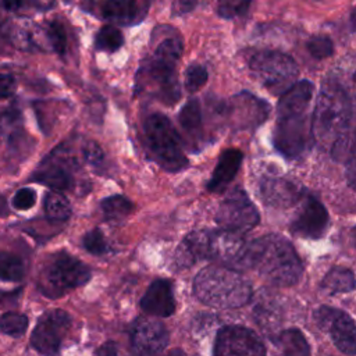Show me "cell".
<instances>
[{
  "instance_id": "8fae6325",
  "label": "cell",
  "mask_w": 356,
  "mask_h": 356,
  "mask_svg": "<svg viewBox=\"0 0 356 356\" xmlns=\"http://www.w3.org/2000/svg\"><path fill=\"white\" fill-rule=\"evenodd\" d=\"M213 353L217 356H259L266 353L261 339L242 325H225L216 337Z\"/></svg>"
},
{
  "instance_id": "8d00e7d4",
  "label": "cell",
  "mask_w": 356,
  "mask_h": 356,
  "mask_svg": "<svg viewBox=\"0 0 356 356\" xmlns=\"http://www.w3.org/2000/svg\"><path fill=\"white\" fill-rule=\"evenodd\" d=\"M36 203V192L31 188H21L13 197V206L17 210H28Z\"/></svg>"
},
{
  "instance_id": "74e56055",
  "label": "cell",
  "mask_w": 356,
  "mask_h": 356,
  "mask_svg": "<svg viewBox=\"0 0 356 356\" xmlns=\"http://www.w3.org/2000/svg\"><path fill=\"white\" fill-rule=\"evenodd\" d=\"M82 152H83L85 160H86L90 165H93V167H95V165H99V164L104 160V153H103L102 147H100L96 142H93V140L86 142V143L83 145Z\"/></svg>"
},
{
  "instance_id": "7bdbcfd3",
  "label": "cell",
  "mask_w": 356,
  "mask_h": 356,
  "mask_svg": "<svg viewBox=\"0 0 356 356\" xmlns=\"http://www.w3.org/2000/svg\"><path fill=\"white\" fill-rule=\"evenodd\" d=\"M195 4H196V0H181L178 7H179L181 13H186V11L192 10L195 7Z\"/></svg>"
},
{
  "instance_id": "8992f818",
  "label": "cell",
  "mask_w": 356,
  "mask_h": 356,
  "mask_svg": "<svg viewBox=\"0 0 356 356\" xmlns=\"http://www.w3.org/2000/svg\"><path fill=\"white\" fill-rule=\"evenodd\" d=\"M90 275V270L83 261L67 252H57L49 254L43 261L38 274V288L47 298H60L86 284Z\"/></svg>"
},
{
  "instance_id": "2e32d148",
  "label": "cell",
  "mask_w": 356,
  "mask_h": 356,
  "mask_svg": "<svg viewBox=\"0 0 356 356\" xmlns=\"http://www.w3.org/2000/svg\"><path fill=\"white\" fill-rule=\"evenodd\" d=\"M96 4L92 11L102 18L118 25H135L146 17L152 0H103Z\"/></svg>"
},
{
  "instance_id": "f35d334b",
  "label": "cell",
  "mask_w": 356,
  "mask_h": 356,
  "mask_svg": "<svg viewBox=\"0 0 356 356\" xmlns=\"http://www.w3.org/2000/svg\"><path fill=\"white\" fill-rule=\"evenodd\" d=\"M15 79L11 74L0 72V100L7 99L15 92Z\"/></svg>"
},
{
  "instance_id": "5bb4252c",
  "label": "cell",
  "mask_w": 356,
  "mask_h": 356,
  "mask_svg": "<svg viewBox=\"0 0 356 356\" xmlns=\"http://www.w3.org/2000/svg\"><path fill=\"white\" fill-rule=\"evenodd\" d=\"M328 225L325 207L312 195L305 193L300 199V209L291 224V231L302 238L317 239L324 235Z\"/></svg>"
},
{
  "instance_id": "bcb514c9",
  "label": "cell",
  "mask_w": 356,
  "mask_h": 356,
  "mask_svg": "<svg viewBox=\"0 0 356 356\" xmlns=\"http://www.w3.org/2000/svg\"><path fill=\"white\" fill-rule=\"evenodd\" d=\"M350 236H352V242H353V245H355V248H356V227L352 229Z\"/></svg>"
},
{
  "instance_id": "e0dca14e",
  "label": "cell",
  "mask_w": 356,
  "mask_h": 356,
  "mask_svg": "<svg viewBox=\"0 0 356 356\" xmlns=\"http://www.w3.org/2000/svg\"><path fill=\"white\" fill-rule=\"evenodd\" d=\"M260 195L266 204L273 207H289L303 197L302 188L286 178L267 177L260 182Z\"/></svg>"
},
{
  "instance_id": "6da1fadb",
  "label": "cell",
  "mask_w": 356,
  "mask_h": 356,
  "mask_svg": "<svg viewBox=\"0 0 356 356\" xmlns=\"http://www.w3.org/2000/svg\"><path fill=\"white\" fill-rule=\"evenodd\" d=\"M312 96L313 83L309 81L295 82L280 96L273 142L288 159L302 156L313 139L312 122H309Z\"/></svg>"
},
{
  "instance_id": "5b68a950",
  "label": "cell",
  "mask_w": 356,
  "mask_h": 356,
  "mask_svg": "<svg viewBox=\"0 0 356 356\" xmlns=\"http://www.w3.org/2000/svg\"><path fill=\"white\" fill-rule=\"evenodd\" d=\"M350 118V96L332 75L327 76L321 83L312 115L313 139L323 146H331L348 129Z\"/></svg>"
},
{
  "instance_id": "ffe728a7",
  "label": "cell",
  "mask_w": 356,
  "mask_h": 356,
  "mask_svg": "<svg viewBox=\"0 0 356 356\" xmlns=\"http://www.w3.org/2000/svg\"><path fill=\"white\" fill-rule=\"evenodd\" d=\"M40 167L42 168L32 175V181L43 184L54 191H65L72 188L74 178L70 168L64 163L50 161V159H47Z\"/></svg>"
},
{
  "instance_id": "ac0fdd59",
  "label": "cell",
  "mask_w": 356,
  "mask_h": 356,
  "mask_svg": "<svg viewBox=\"0 0 356 356\" xmlns=\"http://www.w3.org/2000/svg\"><path fill=\"white\" fill-rule=\"evenodd\" d=\"M140 309L156 317H170L175 312L172 285L168 280H154L140 299Z\"/></svg>"
},
{
  "instance_id": "3957f363",
  "label": "cell",
  "mask_w": 356,
  "mask_h": 356,
  "mask_svg": "<svg viewBox=\"0 0 356 356\" xmlns=\"http://www.w3.org/2000/svg\"><path fill=\"white\" fill-rule=\"evenodd\" d=\"M246 264L277 286H292L302 274V261L292 243L277 234L252 241L248 245Z\"/></svg>"
},
{
  "instance_id": "9a60e30c",
  "label": "cell",
  "mask_w": 356,
  "mask_h": 356,
  "mask_svg": "<svg viewBox=\"0 0 356 356\" xmlns=\"http://www.w3.org/2000/svg\"><path fill=\"white\" fill-rule=\"evenodd\" d=\"M168 331L153 318H138L131 330V346L138 355H157L168 345Z\"/></svg>"
},
{
  "instance_id": "52a82bcc",
  "label": "cell",
  "mask_w": 356,
  "mask_h": 356,
  "mask_svg": "<svg viewBox=\"0 0 356 356\" xmlns=\"http://www.w3.org/2000/svg\"><path fill=\"white\" fill-rule=\"evenodd\" d=\"M145 135L156 161L168 171H179L186 167L188 159L181 147L171 121L163 114H152L145 122Z\"/></svg>"
},
{
  "instance_id": "603a6c76",
  "label": "cell",
  "mask_w": 356,
  "mask_h": 356,
  "mask_svg": "<svg viewBox=\"0 0 356 356\" xmlns=\"http://www.w3.org/2000/svg\"><path fill=\"white\" fill-rule=\"evenodd\" d=\"M274 341L284 355L305 356L310 353L309 343L303 332L298 328H289V330L281 331Z\"/></svg>"
},
{
  "instance_id": "277c9868",
  "label": "cell",
  "mask_w": 356,
  "mask_h": 356,
  "mask_svg": "<svg viewBox=\"0 0 356 356\" xmlns=\"http://www.w3.org/2000/svg\"><path fill=\"white\" fill-rule=\"evenodd\" d=\"M193 293L207 306L236 309L250 300L252 286L236 268L228 266H209L196 274L193 280Z\"/></svg>"
},
{
  "instance_id": "d6a6232c",
  "label": "cell",
  "mask_w": 356,
  "mask_h": 356,
  "mask_svg": "<svg viewBox=\"0 0 356 356\" xmlns=\"http://www.w3.org/2000/svg\"><path fill=\"white\" fill-rule=\"evenodd\" d=\"M216 11L222 18H235L243 15L250 4V0H213Z\"/></svg>"
},
{
  "instance_id": "d4e9b609",
  "label": "cell",
  "mask_w": 356,
  "mask_h": 356,
  "mask_svg": "<svg viewBox=\"0 0 356 356\" xmlns=\"http://www.w3.org/2000/svg\"><path fill=\"white\" fill-rule=\"evenodd\" d=\"M25 275L24 260L8 250H0V280L1 281H19Z\"/></svg>"
},
{
  "instance_id": "83f0119b",
  "label": "cell",
  "mask_w": 356,
  "mask_h": 356,
  "mask_svg": "<svg viewBox=\"0 0 356 356\" xmlns=\"http://www.w3.org/2000/svg\"><path fill=\"white\" fill-rule=\"evenodd\" d=\"M356 154V129H346L331 145V156L338 163H346Z\"/></svg>"
},
{
  "instance_id": "44dd1931",
  "label": "cell",
  "mask_w": 356,
  "mask_h": 356,
  "mask_svg": "<svg viewBox=\"0 0 356 356\" xmlns=\"http://www.w3.org/2000/svg\"><path fill=\"white\" fill-rule=\"evenodd\" d=\"M178 121L186 139L192 145L200 146L203 142V122L202 108L197 99H191L186 102L178 114Z\"/></svg>"
},
{
  "instance_id": "836d02e7",
  "label": "cell",
  "mask_w": 356,
  "mask_h": 356,
  "mask_svg": "<svg viewBox=\"0 0 356 356\" xmlns=\"http://www.w3.org/2000/svg\"><path fill=\"white\" fill-rule=\"evenodd\" d=\"M82 246L86 252L95 256H103L108 252L104 235L99 228H93L88 234H85V236L82 238Z\"/></svg>"
},
{
  "instance_id": "484cf974",
  "label": "cell",
  "mask_w": 356,
  "mask_h": 356,
  "mask_svg": "<svg viewBox=\"0 0 356 356\" xmlns=\"http://www.w3.org/2000/svg\"><path fill=\"white\" fill-rule=\"evenodd\" d=\"M40 36L47 42L50 49L58 54H64L67 49V33L61 22L47 21L39 26Z\"/></svg>"
},
{
  "instance_id": "9c48e42d",
  "label": "cell",
  "mask_w": 356,
  "mask_h": 356,
  "mask_svg": "<svg viewBox=\"0 0 356 356\" xmlns=\"http://www.w3.org/2000/svg\"><path fill=\"white\" fill-rule=\"evenodd\" d=\"M259 220L260 216L256 206L241 188L228 192L216 214V221L221 228L239 234L254 228L259 224Z\"/></svg>"
},
{
  "instance_id": "e575fe53",
  "label": "cell",
  "mask_w": 356,
  "mask_h": 356,
  "mask_svg": "<svg viewBox=\"0 0 356 356\" xmlns=\"http://www.w3.org/2000/svg\"><path fill=\"white\" fill-rule=\"evenodd\" d=\"M207 81V70L203 65L192 64L185 71V88L189 92L199 90Z\"/></svg>"
},
{
  "instance_id": "4fadbf2b",
  "label": "cell",
  "mask_w": 356,
  "mask_h": 356,
  "mask_svg": "<svg viewBox=\"0 0 356 356\" xmlns=\"http://www.w3.org/2000/svg\"><path fill=\"white\" fill-rule=\"evenodd\" d=\"M270 106L248 92H241L229 99L224 113L234 129H253L268 117Z\"/></svg>"
},
{
  "instance_id": "7a4b0ae2",
  "label": "cell",
  "mask_w": 356,
  "mask_h": 356,
  "mask_svg": "<svg viewBox=\"0 0 356 356\" xmlns=\"http://www.w3.org/2000/svg\"><path fill=\"white\" fill-rule=\"evenodd\" d=\"M248 245L239 232L224 228L192 231L179 243L175 263L186 268L199 260H214L232 268H248Z\"/></svg>"
},
{
  "instance_id": "d6986e66",
  "label": "cell",
  "mask_w": 356,
  "mask_h": 356,
  "mask_svg": "<svg viewBox=\"0 0 356 356\" xmlns=\"http://www.w3.org/2000/svg\"><path fill=\"white\" fill-rule=\"evenodd\" d=\"M242 160H243V154L241 150L238 149L224 150L207 184V189L210 192H222L228 186V184L235 178L242 164Z\"/></svg>"
},
{
  "instance_id": "f6af8a7d",
  "label": "cell",
  "mask_w": 356,
  "mask_h": 356,
  "mask_svg": "<svg viewBox=\"0 0 356 356\" xmlns=\"http://www.w3.org/2000/svg\"><path fill=\"white\" fill-rule=\"evenodd\" d=\"M350 22H352V26H353V29L356 31V7L353 8V11H352V15H350Z\"/></svg>"
},
{
  "instance_id": "4dcf8cb0",
  "label": "cell",
  "mask_w": 356,
  "mask_h": 356,
  "mask_svg": "<svg viewBox=\"0 0 356 356\" xmlns=\"http://www.w3.org/2000/svg\"><path fill=\"white\" fill-rule=\"evenodd\" d=\"M28 317L21 313L7 312L3 313L0 317V331L13 338L22 337L28 328Z\"/></svg>"
},
{
  "instance_id": "cb8c5ba5",
  "label": "cell",
  "mask_w": 356,
  "mask_h": 356,
  "mask_svg": "<svg viewBox=\"0 0 356 356\" xmlns=\"http://www.w3.org/2000/svg\"><path fill=\"white\" fill-rule=\"evenodd\" d=\"M331 75L346 90L350 99H356V56L342 58Z\"/></svg>"
},
{
  "instance_id": "1f68e13d",
  "label": "cell",
  "mask_w": 356,
  "mask_h": 356,
  "mask_svg": "<svg viewBox=\"0 0 356 356\" xmlns=\"http://www.w3.org/2000/svg\"><path fill=\"white\" fill-rule=\"evenodd\" d=\"M182 54V42L178 36H165L163 40H160L154 49L153 57L170 61V63H178L179 57Z\"/></svg>"
},
{
  "instance_id": "b9f144b4",
  "label": "cell",
  "mask_w": 356,
  "mask_h": 356,
  "mask_svg": "<svg viewBox=\"0 0 356 356\" xmlns=\"http://www.w3.org/2000/svg\"><path fill=\"white\" fill-rule=\"evenodd\" d=\"M118 349H117V345L114 342H106L103 343L100 348H97L95 350L96 355H103V356H108V355H117Z\"/></svg>"
},
{
  "instance_id": "ee69618b",
  "label": "cell",
  "mask_w": 356,
  "mask_h": 356,
  "mask_svg": "<svg viewBox=\"0 0 356 356\" xmlns=\"http://www.w3.org/2000/svg\"><path fill=\"white\" fill-rule=\"evenodd\" d=\"M54 1H56V0H32V3H33L36 7H39L40 10H47V8H50V7L54 4Z\"/></svg>"
},
{
  "instance_id": "4316f807",
  "label": "cell",
  "mask_w": 356,
  "mask_h": 356,
  "mask_svg": "<svg viewBox=\"0 0 356 356\" xmlns=\"http://www.w3.org/2000/svg\"><path fill=\"white\" fill-rule=\"evenodd\" d=\"M102 211L108 221H120L132 211V203L122 195H113L102 200Z\"/></svg>"
},
{
  "instance_id": "7c38bea8",
  "label": "cell",
  "mask_w": 356,
  "mask_h": 356,
  "mask_svg": "<svg viewBox=\"0 0 356 356\" xmlns=\"http://www.w3.org/2000/svg\"><path fill=\"white\" fill-rule=\"evenodd\" d=\"M71 325V317L64 310H49L39 320L31 334V345L43 355L60 352L64 334Z\"/></svg>"
},
{
  "instance_id": "7402d4cb",
  "label": "cell",
  "mask_w": 356,
  "mask_h": 356,
  "mask_svg": "<svg viewBox=\"0 0 356 356\" xmlns=\"http://www.w3.org/2000/svg\"><path fill=\"white\" fill-rule=\"evenodd\" d=\"M356 288V278L346 267H332L321 281V289L325 293L335 295L350 292Z\"/></svg>"
},
{
  "instance_id": "ba28073f",
  "label": "cell",
  "mask_w": 356,
  "mask_h": 356,
  "mask_svg": "<svg viewBox=\"0 0 356 356\" xmlns=\"http://www.w3.org/2000/svg\"><path fill=\"white\" fill-rule=\"evenodd\" d=\"M249 67L264 88L280 96L296 82L299 74L292 57L274 50L254 53L249 61Z\"/></svg>"
},
{
  "instance_id": "ab89813d",
  "label": "cell",
  "mask_w": 356,
  "mask_h": 356,
  "mask_svg": "<svg viewBox=\"0 0 356 356\" xmlns=\"http://www.w3.org/2000/svg\"><path fill=\"white\" fill-rule=\"evenodd\" d=\"M346 171H345V175H346V181H348V185L356 191V154L352 156L346 163Z\"/></svg>"
},
{
  "instance_id": "60d3db41",
  "label": "cell",
  "mask_w": 356,
  "mask_h": 356,
  "mask_svg": "<svg viewBox=\"0 0 356 356\" xmlns=\"http://www.w3.org/2000/svg\"><path fill=\"white\" fill-rule=\"evenodd\" d=\"M24 7V0H0V8L6 13H15Z\"/></svg>"
},
{
  "instance_id": "f546056e",
  "label": "cell",
  "mask_w": 356,
  "mask_h": 356,
  "mask_svg": "<svg viewBox=\"0 0 356 356\" xmlns=\"http://www.w3.org/2000/svg\"><path fill=\"white\" fill-rule=\"evenodd\" d=\"M124 43V36L121 31L113 25H104L99 29L95 38V47L99 51L114 53Z\"/></svg>"
},
{
  "instance_id": "f1b7e54d",
  "label": "cell",
  "mask_w": 356,
  "mask_h": 356,
  "mask_svg": "<svg viewBox=\"0 0 356 356\" xmlns=\"http://www.w3.org/2000/svg\"><path fill=\"white\" fill-rule=\"evenodd\" d=\"M44 211L49 218L63 221L71 216V204L60 191H53L44 197Z\"/></svg>"
},
{
  "instance_id": "30bf717a",
  "label": "cell",
  "mask_w": 356,
  "mask_h": 356,
  "mask_svg": "<svg viewBox=\"0 0 356 356\" xmlns=\"http://www.w3.org/2000/svg\"><path fill=\"white\" fill-rule=\"evenodd\" d=\"M314 320L342 353L356 355V323L349 314L335 307L321 306L316 310Z\"/></svg>"
},
{
  "instance_id": "d590c367",
  "label": "cell",
  "mask_w": 356,
  "mask_h": 356,
  "mask_svg": "<svg viewBox=\"0 0 356 356\" xmlns=\"http://www.w3.org/2000/svg\"><path fill=\"white\" fill-rule=\"evenodd\" d=\"M307 50L314 58H325L332 54L334 44L327 36H313L307 42Z\"/></svg>"
}]
</instances>
